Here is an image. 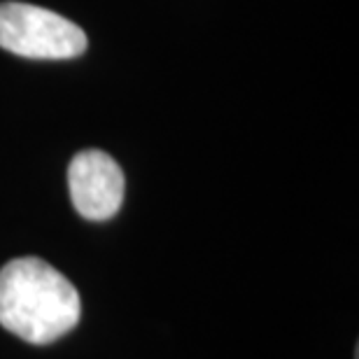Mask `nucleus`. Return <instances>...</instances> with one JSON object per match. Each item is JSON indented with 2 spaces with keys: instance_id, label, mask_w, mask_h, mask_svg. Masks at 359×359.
Segmentation results:
<instances>
[{
  "instance_id": "nucleus-1",
  "label": "nucleus",
  "mask_w": 359,
  "mask_h": 359,
  "mask_svg": "<svg viewBox=\"0 0 359 359\" xmlns=\"http://www.w3.org/2000/svg\"><path fill=\"white\" fill-rule=\"evenodd\" d=\"M73 283L38 257L7 262L0 271V325L35 346L59 341L80 322Z\"/></svg>"
},
{
  "instance_id": "nucleus-2",
  "label": "nucleus",
  "mask_w": 359,
  "mask_h": 359,
  "mask_svg": "<svg viewBox=\"0 0 359 359\" xmlns=\"http://www.w3.org/2000/svg\"><path fill=\"white\" fill-rule=\"evenodd\" d=\"M0 47L24 59H75L87 49L77 24L28 3H0Z\"/></svg>"
},
{
  "instance_id": "nucleus-3",
  "label": "nucleus",
  "mask_w": 359,
  "mask_h": 359,
  "mask_svg": "<svg viewBox=\"0 0 359 359\" xmlns=\"http://www.w3.org/2000/svg\"><path fill=\"white\" fill-rule=\"evenodd\" d=\"M68 187L82 217L103 222L117 215L124 201V173L110 154L84 149L68 166Z\"/></svg>"
}]
</instances>
